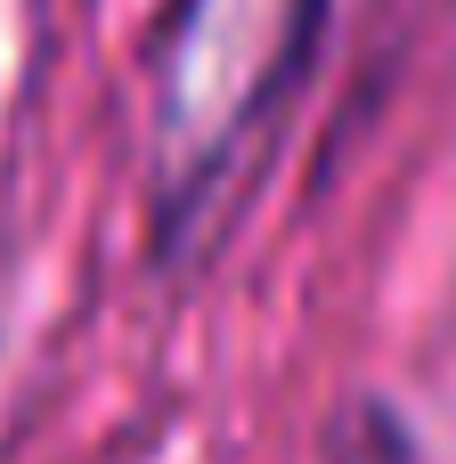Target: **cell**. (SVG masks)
<instances>
[{
	"label": "cell",
	"instance_id": "cell-1",
	"mask_svg": "<svg viewBox=\"0 0 456 464\" xmlns=\"http://www.w3.org/2000/svg\"><path fill=\"white\" fill-rule=\"evenodd\" d=\"M310 33V0H196L188 8V33L171 49V106H163V130L171 147L204 171L237 122L269 98V82L294 65Z\"/></svg>",
	"mask_w": 456,
	"mask_h": 464
}]
</instances>
